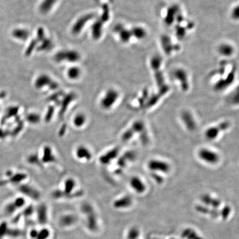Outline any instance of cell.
Masks as SVG:
<instances>
[{
	"mask_svg": "<svg viewBox=\"0 0 239 239\" xmlns=\"http://www.w3.org/2000/svg\"><path fill=\"white\" fill-rule=\"evenodd\" d=\"M237 75V64L231 60H222L209 74L212 87L216 92H224L234 84Z\"/></svg>",
	"mask_w": 239,
	"mask_h": 239,
	"instance_id": "1",
	"label": "cell"
},
{
	"mask_svg": "<svg viewBox=\"0 0 239 239\" xmlns=\"http://www.w3.org/2000/svg\"><path fill=\"white\" fill-rule=\"evenodd\" d=\"M148 66L158 93L164 97L169 92L170 85L164 72V60L158 54H153L148 60Z\"/></svg>",
	"mask_w": 239,
	"mask_h": 239,
	"instance_id": "2",
	"label": "cell"
},
{
	"mask_svg": "<svg viewBox=\"0 0 239 239\" xmlns=\"http://www.w3.org/2000/svg\"><path fill=\"white\" fill-rule=\"evenodd\" d=\"M186 16L183 8L177 3H172L162 8L160 17L162 23L168 28H172L177 22Z\"/></svg>",
	"mask_w": 239,
	"mask_h": 239,
	"instance_id": "3",
	"label": "cell"
},
{
	"mask_svg": "<svg viewBox=\"0 0 239 239\" xmlns=\"http://www.w3.org/2000/svg\"><path fill=\"white\" fill-rule=\"evenodd\" d=\"M159 46L163 55L171 58L177 55L182 51L181 42L179 41L172 34L163 33L158 39Z\"/></svg>",
	"mask_w": 239,
	"mask_h": 239,
	"instance_id": "4",
	"label": "cell"
},
{
	"mask_svg": "<svg viewBox=\"0 0 239 239\" xmlns=\"http://www.w3.org/2000/svg\"><path fill=\"white\" fill-rule=\"evenodd\" d=\"M172 35L179 42L185 40L195 29V23L187 15L172 28Z\"/></svg>",
	"mask_w": 239,
	"mask_h": 239,
	"instance_id": "5",
	"label": "cell"
},
{
	"mask_svg": "<svg viewBox=\"0 0 239 239\" xmlns=\"http://www.w3.org/2000/svg\"><path fill=\"white\" fill-rule=\"evenodd\" d=\"M77 183L75 179L68 177L63 182V188L61 189H57L53 191L52 197L55 199H72L79 197L82 195L81 192H75Z\"/></svg>",
	"mask_w": 239,
	"mask_h": 239,
	"instance_id": "6",
	"label": "cell"
},
{
	"mask_svg": "<svg viewBox=\"0 0 239 239\" xmlns=\"http://www.w3.org/2000/svg\"><path fill=\"white\" fill-rule=\"evenodd\" d=\"M172 79L176 82L180 89L184 92H188L191 89V73L187 68L177 66L173 68L171 72Z\"/></svg>",
	"mask_w": 239,
	"mask_h": 239,
	"instance_id": "7",
	"label": "cell"
},
{
	"mask_svg": "<svg viewBox=\"0 0 239 239\" xmlns=\"http://www.w3.org/2000/svg\"><path fill=\"white\" fill-rule=\"evenodd\" d=\"M140 134L141 140L146 143L148 140L147 132L146 130L145 123L141 120L135 121L129 128L124 131L121 136V140L123 142L130 141L136 135Z\"/></svg>",
	"mask_w": 239,
	"mask_h": 239,
	"instance_id": "8",
	"label": "cell"
},
{
	"mask_svg": "<svg viewBox=\"0 0 239 239\" xmlns=\"http://www.w3.org/2000/svg\"><path fill=\"white\" fill-rule=\"evenodd\" d=\"M81 211L86 217V225L90 232H97L99 227L98 219L93 206L88 203H85L81 206Z\"/></svg>",
	"mask_w": 239,
	"mask_h": 239,
	"instance_id": "9",
	"label": "cell"
},
{
	"mask_svg": "<svg viewBox=\"0 0 239 239\" xmlns=\"http://www.w3.org/2000/svg\"><path fill=\"white\" fill-rule=\"evenodd\" d=\"M120 92L115 88H109L105 91L99 100L100 107L105 111H109L114 107L120 98Z\"/></svg>",
	"mask_w": 239,
	"mask_h": 239,
	"instance_id": "10",
	"label": "cell"
},
{
	"mask_svg": "<svg viewBox=\"0 0 239 239\" xmlns=\"http://www.w3.org/2000/svg\"><path fill=\"white\" fill-rule=\"evenodd\" d=\"M81 55L77 51L74 49H64L57 53L54 60L58 63L67 62L75 63L80 60Z\"/></svg>",
	"mask_w": 239,
	"mask_h": 239,
	"instance_id": "11",
	"label": "cell"
},
{
	"mask_svg": "<svg viewBox=\"0 0 239 239\" xmlns=\"http://www.w3.org/2000/svg\"><path fill=\"white\" fill-rule=\"evenodd\" d=\"M217 52L222 60H232L237 53V48L230 42H222L217 46Z\"/></svg>",
	"mask_w": 239,
	"mask_h": 239,
	"instance_id": "12",
	"label": "cell"
},
{
	"mask_svg": "<svg viewBox=\"0 0 239 239\" xmlns=\"http://www.w3.org/2000/svg\"><path fill=\"white\" fill-rule=\"evenodd\" d=\"M114 32L121 43L123 44L134 43L130 27L122 23H118L114 27Z\"/></svg>",
	"mask_w": 239,
	"mask_h": 239,
	"instance_id": "13",
	"label": "cell"
},
{
	"mask_svg": "<svg viewBox=\"0 0 239 239\" xmlns=\"http://www.w3.org/2000/svg\"><path fill=\"white\" fill-rule=\"evenodd\" d=\"M198 156L205 163L212 165L217 164L220 161V156L217 152L207 148H202L199 150Z\"/></svg>",
	"mask_w": 239,
	"mask_h": 239,
	"instance_id": "14",
	"label": "cell"
},
{
	"mask_svg": "<svg viewBox=\"0 0 239 239\" xmlns=\"http://www.w3.org/2000/svg\"><path fill=\"white\" fill-rule=\"evenodd\" d=\"M230 126L229 121H224L217 124V125L212 126L205 131V137L208 140H215L220 133L225 131L227 130Z\"/></svg>",
	"mask_w": 239,
	"mask_h": 239,
	"instance_id": "15",
	"label": "cell"
},
{
	"mask_svg": "<svg viewBox=\"0 0 239 239\" xmlns=\"http://www.w3.org/2000/svg\"><path fill=\"white\" fill-rule=\"evenodd\" d=\"M147 168L150 171L155 173H168L171 170L170 164L162 159H151L148 162Z\"/></svg>",
	"mask_w": 239,
	"mask_h": 239,
	"instance_id": "16",
	"label": "cell"
},
{
	"mask_svg": "<svg viewBox=\"0 0 239 239\" xmlns=\"http://www.w3.org/2000/svg\"><path fill=\"white\" fill-rule=\"evenodd\" d=\"M34 85L37 89L39 90L43 89L46 87H48L49 89L52 90L58 88V83L47 74L39 75L34 81Z\"/></svg>",
	"mask_w": 239,
	"mask_h": 239,
	"instance_id": "17",
	"label": "cell"
},
{
	"mask_svg": "<svg viewBox=\"0 0 239 239\" xmlns=\"http://www.w3.org/2000/svg\"><path fill=\"white\" fill-rule=\"evenodd\" d=\"M133 43H140L146 40L148 36V30L143 24H137L131 27Z\"/></svg>",
	"mask_w": 239,
	"mask_h": 239,
	"instance_id": "18",
	"label": "cell"
},
{
	"mask_svg": "<svg viewBox=\"0 0 239 239\" xmlns=\"http://www.w3.org/2000/svg\"><path fill=\"white\" fill-rule=\"evenodd\" d=\"M75 158L82 162H90L93 157L92 150L85 145H79L74 150Z\"/></svg>",
	"mask_w": 239,
	"mask_h": 239,
	"instance_id": "19",
	"label": "cell"
},
{
	"mask_svg": "<svg viewBox=\"0 0 239 239\" xmlns=\"http://www.w3.org/2000/svg\"><path fill=\"white\" fill-rule=\"evenodd\" d=\"M94 15L92 13H88L82 15L75 21L72 28V34L77 35L81 33L87 23L94 18Z\"/></svg>",
	"mask_w": 239,
	"mask_h": 239,
	"instance_id": "20",
	"label": "cell"
},
{
	"mask_svg": "<svg viewBox=\"0 0 239 239\" xmlns=\"http://www.w3.org/2000/svg\"><path fill=\"white\" fill-rule=\"evenodd\" d=\"M42 164H51L56 163L57 158L50 146L45 145L42 149L41 155H39Z\"/></svg>",
	"mask_w": 239,
	"mask_h": 239,
	"instance_id": "21",
	"label": "cell"
},
{
	"mask_svg": "<svg viewBox=\"0 0 239 239\" xmlns=\"http://www.w3.org/2000/svg\"><path fill=\"white\" fill-rule=\"evenodd\" d=\"M119 154V149L117 147L113 148L106 151L100 156L99 161L100 163L104 166L110 165L111 162L117 158Z\"/></svg>",
	"mask_w": 239,
	"mask_h": 239,
	"instance_id": "22",
	"label": "cell"
},
{
	"mask_svg": "<svg viewBox=\"0 0 239 239\" xmlns=\"http://www.w3.org/2000/svg\"><path fill=\"white\" fill-rule=\"evenodd\" d=\"M36 212L37 220L39 224L44 225L48 221V208L44 203H42L35 209Z\"/></svg>",
	"mask_w": 239,
	"mask_h": 239,
	"instance_id": "23",
	"label": "cell"
},
{
	"mask_svg": "<svg viewBox=\"0 0 239 239\" xmlns=\"http://www.w3.org/2000/svg\"><path fill=\"white\" fill-rule=\"evenodd\" d=\"M129 183L131 188L137 193H143L146 190V184L139 177H132Z\"/></svg>",
	"mask_w": 239,
	"mask_h": 239,
	"instance_id": "24",
	"label": "cell"
},
{
	"mask_svg": "<svg viewBox=\"0 0 239 239\" xmlns=\"http://www.w3.org/2000/svg\"><path fill=\"white\" fill-rule=\"evenodd\" d=\"M21 191L23 194L34 201H38L41 197L40 192L33 186H23L21 189Z\"/></svg>",
	"mask_w": 239,
	"mask_h": 239,
	"instance_id": "25",
	"label": "cell"
},
{
	"mask_svg": "<svg viewBox=\"0 0 239 239\" xmlns=\"http://www.w3.org/2000/svg\"><path fill=\"white\" fill-rule=\"evenodd\" d=\"M182 120L187 128L190 131H193L196 129V124L193 116L189 111H184L181 116Z\"/></svg>",
	"mask_w": 239,
	"mask_h": 239,
	"instance_id": "26",
	"label": "cell"
},
{
	"mask_svg": "<svg viewBox=\"0 0 239 239\" xmlns=\"http://www.w3.org/2000/svg\"><path fill=\"white\" fill-rule=\"evenodd\" d=\"M135 153L133 151H128L126 152L125 154H123L120 159H118L117 162V164L118 165V169L121 170L123 169V168H125L128 163L130 162H132L134 159H135Z\"/></svg>",
	"mask_w": 239,
	"mask_h": 239,
	"instance_id": "27",
	"label": "cell"
},
{
	"mask_svg": "<svg viewBox=\"0 0 239 239\" xmlns=\"http://www.w3.org/2000/svg\"><path fill=\"white\" fill-rule=\"evenodd\" d=\"M132 204V199L130 196H125L115 200L113 206L115 208L121 209L130 207Z\"/></svg>",
	"mask_w": 239,
	"mask_h": 239,
	"instance_id": "28",
	"label": "cell"
},
{
	"mask_svg": "<svg viewBox=\"0 0 239 239\" xmlns=\"http://www.w3.org/2000/svg\"><path fill=\"white\" fill-rule=\"evenodd\" d=\"M87 115L82 112H77L72 117V124L75 128L80 129L87 124Z\"/></svg>",
	"mask_w": 239,
	"mask_h": 239,
	"instance_id": "29",
	"label": "cell"
},
{
	"mask_svg": "<svg viewBox=\"0 0 239 239\" xmlns=\"http://www.w3.org/2000/svg\"><path fill=\"white\" fill-rule=\"evenodd\" d=\"M77 222V217L72 214L62 215L59 220V224L63 227H69L75 224Z\"/></svg>",
	"mask_w": 239,
	"mask_h": 239,
	"instance_id": "30",
	"label": "cell"
},
{
	"mask_svg": "<svg viewBox=\"0 0 239 239\" xmlns=\"http://www.w3.org/2000/svg\"><path fill=\"white\" fill-rule=\"evenodd\" d=\"M201 201L202 203L207 206L212 207L213 209H217L220 207L221 202L218 199L212 197L208 194H203L201 196Z\"/></svg>",
	"mask_w": 239,
	"mask_h": 239,
	"instance_id": "31",
	"label": "cell"
},
{
	"mask_svg": "<svg viewBox=\"0 0 239 239\" xmlns=\"http://www.w3.org/2000/svg\"><path fill=\"white\" fill-rule=\"evenodd\" d=\"M104 22L101 21L100 19H98L96 21H95L92 26V38L97 40L99 39L102 34L103 31V25Z\"/></svg>",
	"mask_w": 239,
	"mask_h": 239,
	"instance_id": "32",
	"label": "cell"
},
{
	"mask_svg": "<svg viewBox=\"0 0 239 239\" xmlns=\"http://www.w3.org/2000/svg\"><path fill=\"white\" fill-rule=\"evenodd\" d=\"M57 1L58 0H43L39 6V11L43 15L48 13L53 10Z\"/></svg>",
	"mask_w": 239,
	"mask_h": 239,
	"instance_id": "33",
	"label": "cell"
},
{
	"mask_svg": "<svg viewBox=\"0 0 239 239\" xmlns=\"http://www.w3.org/2000/svg\"><path fill=\"white\" fill-rule=\"evenodd\" d=\"M196 210L202 214H209L213 217H217L220 215V212L217 210V209H210L207 206H203L202 205H197L196 207Z\"/></svg>",
	"mask_w": 239,
	"mask_h": 239,
	"instance_id": "34",
	"label": "cell"
},
{
	"mask_svg": "<svg viewBox=\"0 0 239 239\" xmlns=\"http://www.w3.org/2000/svg\"><path fill=\"white\" fill-rule=\"evenodd\" d=\"M29 31L25 28H16L12 32V36L19 41H26L29 38Z\"/></svg>",
	"mask_w": 239,
	"mask_h": 239,
	"instance_id": "35",
	"label": "cell"
},
{
	"mask_svg": "<svg viewBox=\"0 0 239 239\" xmlns=\"http://www.w3.org/2000/svg\"><path fill=\"white\" fill-rule=\"evenodd\" d=\"M82 74V70L77 66H72L68 69L67 75L68 78L72 80H76L79 78Z\"/></svg>",
	"mask_w": 239,
	"mask_h": 239,
	"instance_id": "36",
	"label": "cell"
},
{
	"mask_svg": "<svg viewBox=\"0 0 239 239\" xmlns=\"http://www.w3.org/2000/svg\"><path fill=\"white\" fill-rule=\"evenodd\" d=\"M74 97H75V95L74 93H69L64 97V99L62 100V108H61V114H63L65 112L66 109H68V105L70 102H72Z\"/></svg>",
	"mask_w": 239,
	"mask_h": 239,
	"instance_id": "37",
	"label": "cell"
},
{
	"mask_svg": "<svg viewBox=\"0 0 239 239\" xmlns=\"http://www.w3.org/2000/svg\"><path fill=\"white\" fill-rule=\"evenodd\" d=\"M41 44L40 46L37 47V49L39 51H49L50 49L52 48L53 46V42L49 38L43 39V40L41 41Z\"/></svg>",
	"mask_w": 239,
	"mask_h": 239,
	"instance_id": "38",
	"label": "cell"
},
{
	"mask_svg": "<svg viewBox=\"0 0 239 239\" xmlns=\"http://www.w3.org/2000/svg\"><path fill=\"white\" fill-rule=\"evenodd\" d=\"M182 237L187 239H203L191 229L184 230L182 233Z\"/></svg>",
	"mask_w": 239,
	"mask_h": 239,
	"instance_id": "39",
	"label": "cell"
},
{
	"mask_svg": "<svg viewBox=\"0 0 239 239\" xmlns=\"http://www.w3.org/2000/svg\"><path fill=\"white\" fill-rule=\"evenodd\" d=\"M239 4H235L232 6L230 10V17L235 22H237L239 20Z\"/></svg>",
	"mask_w": 239,
	"mask_h": 239,
	"instance_id": "40",
	"label": "cell"
},
{
	"mask_svg": "<svg viewBox=\"0 0 239 239\" xmlns=\"http://www.w3.org/2000/svg\"><path fill=\"white\" fill-rule=\"evenodd\" d=\"M28 161L31 164L35 166L36 165L38 166H41L42 164L39 158V156L37 153H32L31 155H30L28 157Z\"/></svg>",
	"mask_w": 239,
	"mask_h": 239,
	"instance_id": "41",
	"label": "cell"
},
{
	"mask_svg": "<svg viewBox=\"0 0 239 239\" xmlns=\"http://www.w3.org/2000/svg\"><path fill=\"white\" fill-rule=\"evenodd\" d=\"M51 235L50 230L47 227H43L38 230L36 239H48Z\"/></svg>",
	"mask_w": 239,
	"mask_h": 239,
	"instance_id": "42",
	"label": "cell"
},
{
	"mask_svg": "<svg viewBox=\"0 0 239 239\" xmlns=\"http://www.w3.org/2000/svg\"><path fill=\"white\" fill-rule=\"evenodd\" d=\"M27 120L29 123L33 125H36L37 123H38L41 120L40 115L37 113L31 112L27 116Z\"/></svg>",
	"mask_w": 239,
	"mask_h": 239,
	"instance_id": "43",
	"label": "cell"
},
{
	"mask_svg": "<svg viewBox=\"0 0 239 239\" xmlns=\"http://www.w3.org/2000/svg\"><path fill=\"white\" fill-rule=\"evenodd\" d=\"M139 236V231L136 227H132L128 230L127 239H137Z\"/></svg>",
	"mask_w": 239,
	"mask_h": 239,
	"instance_id": "44",
	"label": "cell"
},
{
	"mask_svg": "<svg viewBox=\"0 0 239 239\" xmlns=\"http://www.w3.org/2000/svg\"><path fill=\"white\" fill-rule=\"evenodd\" d=\"M110 18V10L107 5H105L103 7V12L102 14L100 20L105 23L107 22Z\"/></svg>",
	"mask_w": 239,
	"mask_h": 239,
	"instance_id": "45",
	"label": "cell"
},
{
	"mask_svg": "<svg viewBox=\"0 0 239 239\" xmlns=\"http://www.w3.org/2000/svg\"><path fill=\"white\" fill-rule=\"evenodd\" d=\"M231 212V208L228 205H226L224 208H222V210H221L220 212V215L224 220L227 219V217H229L230 214Z\"/></svg>",
	"mask_w": 239,
	"mask_h": 239,
	"instance_id": "46",
	"label": "cell"
},
{
	"mask_svg": "<svg viewBox=\"0 0 239 239\" xmlns=\"http://www.w3.org/2000/svg\"><path fill=\"white\" fill-rule=\"evenodd\" d=\"M7 234L10 237H17L23 235V232L19 229H10L8 228Z\"/></svg>",
	"mask_w": 239,
	"mask_h": 239,
	"instance_id": "47",
	"label": "cell"
},
{
	"mask_svg": "<svg viewBox=\"0 0 239 239\" xmlns=\"http://www.w3.org/2000/svg\"><path fill=\"white\" fill-rule=\"evenodd\" d=\"M37 43H38V41L36 39H33V40L29 44L28 47L27 48L26 52V55L29 56V55H30V54H31L32 52L34 51V49L36 48Z\"/></svg>",
	"mask_w": 239,
	"mask_h": 239,
	"instance_id": "48",
	"label": "cell"
},
{
	"mask_svg": "<svg viewBox=\"0 0 239 239\" xmlns=\"http://www.w3.org/2000/svg\"><path fill=\"white\" fill-rule=\"evenodd\" d=\"M35 209L33 205H29L27 207L23 212V214L26 217H29L33 214Z\"/></svg>",
	"mask_w": 239,
	"mask_h": 239,
	"instance_id": "49",
	"label": "cell"
},
{
	"mask_svg": "<svg viewBox=\"0 0 239 239\" xmlns=\"http://www.w3.org/2000/svg\"><path fill=\"white\" fill-rule=\"evenodd\" d=\"M17 208L13 202L10 203L6 207V212L7 214L8 215H11L13 214L14 212L16 211Z\"/></svg>",
	"mask_w": 239,
	"mask_h": 239,
	"instance_id": "50",
	"label": "cell"
},
{
	"mask_svg": "<svg viewBox=\"0 0 239 239\" xmlns=\"http://www.w3.org/2000/svg\"><path fill=\"white\" fill-rule=\"evenodd\" d=\"M13 203L16 205V207H17V209H19V208H21L24 207L25 204H26V201H25L24 198L19 197V198L16 199V200L13 202Z\"/></svg>",
	"mask_w": 239,
	"mask_h": 239,
	"instance_id": "51",
	"label": "cell"
},
{
	"mask_svg": "<svg viewBox=\"0 0 239 239\" xmlns=\"http://www.w3.org/2000/svg\"><path fill=\"white\" fill-rule=\"evenodd\" d=\"M38 233V230L36 229H32L29 232V235L32 239H36Z\"/></svg>",
	"mask_w": 239,
	"mask_h": 239,
	"instance_id": "52",
	"label": "cell"
},
{
	"mask_svg": "<svg viewBox=\"0 0 239 239\" xmlns=\"http://www.w3.org/2000/svg\"></svg>",
	"mask_w": 239,
	"mask_h": 239,
	"instance_id": "53",
	"label": "cell"
}]
</instances>
